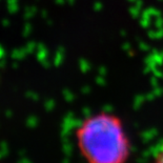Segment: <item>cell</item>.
<instances>
[{"mask_svg":"<svg viewBox=\"0 0 163 163\" xmlns=\"http://www.w3.org/2000/svg\"><path fill=\"white\" fill-rule=\"evenodd\" d=\"M76 138L86 163H129L131 142L116 114L99 112L85 118L77 129Z\"/></svg>","mask_w":163,"mask_h":163,"instance_id":"obj_1","label":"cell"},{"mask_svg":"<svg viewBox=\"0 0 163 163\" xmlns=\"http://www.w3.org/2000/svg\"><path fill=\"white\" fill-rule=\"evenodd\" d=\"M153 163H163V147L159 151V153L157 154Z\"/></svg>","mask_w":163,"mask_h":163,"instance_id":"obj_2","label":"cell"}]
</instances>
